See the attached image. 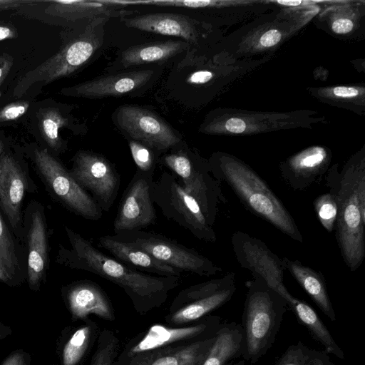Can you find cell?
<instances>
[{
	"label": "cell",
	"mask_w": 365,
	"mask_h": 365,
	"mask_svg": "<svg viewBox=\"0 0 365 365\" xmlns=\"http://www.w3.org/2000/svg\"><path fill=\"white\" fill-rule=\"evenodd\" d=\"M129 148L137 170L143 173H154L156 153L148 146L134 140H130Z\"/></svg>",
	"instance_id": "obj_38"
},
{
	"label": "cell",
	"mask_w": 365,
	"mask_h": 365,
	"mask_svg": "<svg viewBox=\"0 0 365 365\" xmlns=\"http://www.w3.org/2000/svg\"><path fill=\"white\" fill-rule=\"evenodd\" d=\"M277 7L224 36L210 57L224 63L273 58L320 10L322 1H276Z\"/></svg>",
	"instance_id": "obj_1"
},
{
	"label": "cell",
	"mask_w": 365,
	"mask_h": 365,
	"mask_svg": "<svg viewBox=\"0 0 365 365\" xmlns=\"http://www.w3.org/2000/svg\"><path fill=\"white\" fill-rule=\"evenodd\" d=\"M190 44L185 41H165L133 46L122 52L119 59L120 67L125 68L168 60Z\"/></svg>",
	"instance_id": "obj_30"
},
{
	"label": "cell",
	"mask_w": 365,
	"mask_h": 365,
	"mask_svg": "<svg viewBox=\"0 0 365 365\" xmlns=\"http://www.w3.org/2000/svg\"><path fill=\"white\" fill-rule=\"evenodd\" d=\"M66 299L73 316L85 318L91 314L105 319L113 317L106 295L96 283L81 280L69 284L66 289Z\"/></svg>",
	"instance_id": "obj_26"
},
{
	"label": "cell",
	"mask_w": 365,
	"mask_h": 365,
	"mask_svg": "<svg viewBox=\"0 0 365 365\" xmlns=\"http://www.w3.org/2000/svg\"><path fill=\"white\" fill-rule=\"evenodd\" d=\"M108 20V18H97L88 22L81 35L24 75L16 85L13 96L19 97L37 83L48 84L81 68L101 46L103 27Z\"/></svg>",
	"instance_id": "obj_7"
},
{
	"label": "cell",
	"mask_w": 365,
	"mask_h": 365,
	"mask_svg": "<svg viewBox=\"0 0 365 365\" xmlns=\"http://www.w3.org/2000/svg\"><path fill=\"white\" fill-rule=\"evenodd\" d=\"M32 158L39 177L53 199L71 212L86 220L101 219L103 211L91 195L47 149H35Z\"/></svg>",
	"instance_id": "obj_10"
},
{
	"label": "cell",
	"mask_w": 365,
	"mask_h": 365,
	"mask_svg": "<svg viewBox=\"0 0 365 365\" xmlns=\"http://www.w3.org/2000/svg\"><path fill=\"white\" fill-rule=\"evenodd\" d=\"M274 365H335L326 351H318L301 341L289 346Z\"/></svg>",
	"instance_id": "obj_34"
},
{
	"label": "cell",
	"mask_w": 365,
	"mask_h": 365,
	"mask_svg": "<svg viewBox=\"0 0 365 365\" xmlns=\"http://www.w3.org/2000/svg\"><path fill=\"white\" fill-rule=\"evenodd\" d=\"M153 73V71L148 69L103 76L64 88L61 93L66 96L86 98L122 96L145 86Z\"/></svg>",
	"instance_id": "obj_23"
},
{
	"label": "cell",
	"mask_w": 365,
	"mask_h": 365,
	"mask_svg": "<svg viewBox=\"0 0 365 365\" xmlns=\"http://www.w3.org/2000/svg\"><path fill=\"white\" fill-rule=\"evenodd\" d=\"M25 1H14V0H0V9H7L14 7H17L20 4L27 3Z\"/></svg>",
	"instance_id": "obj_44"
},
{
	"label": "cell",
	"mask_w": 365,
	"mask_h": 365,
	"mask_svg": "<svg viewBox=\"0 0 365 365\" xmlns=\"http://www.w3.org/2000/svg\"><path fill=\"white\" fill-rule=\"evenodd\" d=\"M70 248L60 245L56 262L98 275L120 287L136 302L154 304L181 282L180 277L155 276L133 269L101 252L79 233L65 226Z\"/></svg>",
	"instance_id": "obj_3"
},
{
	"label": "cell",
	"mask_w": 365,
	"mask_h": 365,
	"mask_svg": "<svg viewBox=\"0 0 365 365\" xmlns=\"http://www.w3.org/2000/svg\"><path fill=\"white\" fill-rule=\"evenodd\" d=\"M324 177L337 207L334 230L340 253L354 272L365 257V145L341 169L339 163L331 165Z\"/></svg>",
	"instance_id": "obj_2"
},
{
	"label": "cell",
	"mask_w": 365,
	"mask_h": 365,
	"mask_svg": "<svg viewBox=\"0 0 365 365\" xmlns=\"http://www.w3.org/2000/svg\"><path fill=\"white\" fill-rule=\"evenodd\" d=\"M216 336L187 346L165 349L141 359L140 365H201Z\"/></svg>",
	"instance_id": "obj_31"
},
{
	"label": "cell",
	"mask_w": 365,
	"mask_h": 365,
	"mask_svg": "<svg viewBox=\"0 0 365 365\" xmlns=\"http://www.w3.org/2000/svg\"><path fill=\"white\" fill-rule=\"evenodd\" d=\"M246 284L241 324L245 346L242 359L254 364L274 343L287 305L260 277H253Z\"/></svg>",
	"instance_id": "obj_6"
},
{
	"label": "cell",
	"mask_w": 365,
	"mask_h": 365,
	"mask_svg": "<svg viewBox=\"0 0 365 365\" xmlns=\"http://www.w3.org/2000/svg\"><path fill=\"white\" fill-rule=\"evenodd\" d=\"M361 61V58L359 59H356V60H354V61H351V62H353L351 63L353 64V66H354V68L359 71V72H363L364 73V67H362L361 66V64H364V59L361 61V63H360Z\"/></svg>",
	"instance_id": "obj_46"
},
{
	"label": "cell",
	"mask_w": 365,
	"mask_h": 365,
	"mask_svg": "<svg viewBox=\"0 0 365 365\" xmlns=\"http://www.w3.org/2000/svg\"><path fill=\"white\" fill-rule=\"evenodd\" d=\"M35 189L20 162L8 153L0 155V207L16 240L24 242L22 202L26 192Z\"/></svg>",
	"instance_id": "obj_17"
},
{
	"label": "cell",
	"mask_w": 365,
	"mask_h": 365,
	"mask_svg": "<svg viewBox=\"0 0 365 365\" xmlns=\"http://www.w3.org/2000/svg\"><path fill=\"white\" fill-rule=\"evenodd\" d=\"M0 96H1V93H0Z\"/></svg>",
	"instance_id": "obj_50"
},
{
	"label": "cell",
	"mask_w": 365,
	"mask_h": 365,
	"mask_svg": "<svg viewBox=\"0 0 365 365\" xmlns=\"http://www.w3.org/2000/svg\"><path fill=\"white\" fill-rule=\"evenodd\" d=\"M314 209L319 221L328 232L334 230L337 207L333 196L329 192L322 194L313 202Z\"/></svg>",
	"instance_id": "obj_37"
},
{
	"label": "cell",
	"mask_w": 365,
	"mask_h": 365,
	"mask_svg": "<svg viewBox=\"0 0 365 365\" xmlns=\"http://www.w3.org/2000/svg\"><path fill=\"white\" fill-rule=\"evenodd\" d=\"M75 181L91 195L102 211L108 212L118 196L120 175L105 156L80 150L73 158L68 170Z\"/></svg>",
	"instance_id": "obj_13"
},
{
	"label": "cell",
	"mask_w": 365,
	"mask_h": 365,
	"mask_svg": "<svg viewBox=\"0 0 365 365\" xmlns=\"http://www.w3.org/2000/svg\"><path fill=\"white\" fill-rule=\"evenodd\" d=\"M201 365H228L230 361L242 357L244 336L241 324L236 322L222 326Z\"/></svg>",
	"instance_id": "obj_29"
},
{
	"label": "cell",
	"mask_w": 365,
	"mask_h": 365,
	"mask_svg": "<svg viewBox=\"0 0 365 365\" xmlns=\"http://www.w3.org/2000/svg\"><path fill=\"white\" fill-rule=\"evenodd\" d=\"M0 281L6 283L9 285H14V283L9 277V275L6 273V272L4 269V268L0 264Z\"/></svg>",
	"instance_id": "obj_45"
},
{
	"label": "cell",
	"mask_w": 365,
	"mask_h": 365,
	"mask_svg": "<svg viewBox=\"0 0 365 365\" xmlns=\"http://www.w3.org/2000/svg\"><path fill=\"white\" fill-rule=\"evenodd\" d=\"M97 245L107 250L118 262L143 272L162 277H182V272L160 261L148 252L119 239L115 235H104L97 240Z\"/></svg>",
	"instance_id": "obj_24"
},
{
	"label": "cell",
	"mask_w": 365,
	"mask_h": 365,
	"mask_svg": "<svg viewBox=\"0 0 365 365\" xmlns=\"http://www.w3.org/2000/svg\"><path fill=\"white\" fill-rule=\"evenodd\" d=\"M13 66V58L7 53L0 55V85L6 78Z\"/></svg>",
	"instance_id": "obj_42"
},
{
	"label": "cell",
	"mask_w": 365,
	"mask_h": 365,
	"mask_svg": "<svg viewBox=\"0 0 365 365\" xmlns=\"http://www.w3.org/2000/svg\"><path fill=\"white\" fill-rule=\"evenodd\" d=\"M16 36L17 34L14 28L9 25L0 24V41L14 38Z\"/></svg>",
	"instance_id": "obj_43"
},
{
	"label": "cell",
	"mask_w": 365,
	"mask_h": 365,
	"mask_svg": "<svg viewBox=\"0 0 365 365\" xmlns=\"http://www.w3.org/2000/svg\"><path fill=\"white\" fill-rule=\"evenodd\" d=\"M231 243L237 262L252 277L259 276L282 297L289 293L284 284L283 261L261 240L242 231L235 232Z\"/></svg>",
	"instance_id": "obj_16"
},
{
	"label": "cell",
	"mask_w": 365,
	"mask_h": 365,
	"mask_svg": "<svg viewBox=\"0 0 365 365\" xmlns=\"http://www.w3.org/2000/svg\"><path fill=\"white\" fill-rule=\"evenodd\" d=\"M307 92L317 101L331 106L365 114V84L364 83L325 86H308Z\"/></svg>",
	"instance_id": "obj_28"
},
{
	"label": "cell",
	"mask_w": 365,
	"mask_h": 365,
	"mask_svg": "<svg viewBox=\"0 0 365 365\" xmlns=\"http://www.w3.org/2000/svg\"><path fill=\"white\" fill-rule=\"evenodd\" d=\"M24 242L27 245L26 277L36 291L45 281L48 265V230L43 206L37 201L27 205L24 215Z\"/></svg>",
	"instance_id": "obj_21"
},
{
	"label": "cell",
	"mask_w": 365,
	"mask_h": 365,
	"mask_svg": "<svg viewBox=\"0 0 365 365\" xmlns=\"http://www.w3.org/2000/svg\"><path fill=\"white\" fill-rule=\"evenodd\" d=\"M49 4L45 13L66 22L82 20L90 22L97 18H122L133 14L123 9V6L112 4L108 0H53Z\"/></svg>",
	"instance_id": "obj_25"
},
{
	"label": "cell",
	"mask_w": 365,
	"mask_h": 365,
	"mask_svg": "<svg viewBox=\"0 0 365 365\" xmlns=\"http://www.w3.org/2000/svg\"><path fill=\"white\" fill-rule=\"evenodd\" d=\"M208 162L213 178L227 183L246 209L291 239L304 242L290 212L252 168L237 156L222 151L213 153Z\"/></svg>",
	"instance_id": "obj_4"
},
{
	"label": "cell",
	"mask_w": 365,
	"mask_h": 365,
	"mask_svg": "<svg viewBox=\"0 0 365 365\" xmlns=\"http://www.w3.org/2000/svg\"><path fill=\"white\" fill-rule=\"evenodd\" d=\"M29 354L18 350L12 352L1 364V365H29Z\"/></svg>",
	"instance_id": "obj_41"
},
{
	"label": "cell",
	"mask_w": 365,
	"mask_h": 365,
	"mask_svg": "<svg viewBox=\"0 0 365 365\" xmlns=\"http://www.w3.org/2000/svg\"><path fill=\"white\" fill-rule=\"evenodd\" d=\"M122 21L128 28L181 38L190 44L200 47L209 56L225 36L222 29L178 14L151 13L130 18L124 16Z\"/></svg>",
	"instance_id": "obj_12"
},
{
	"label": "cell",
	"mask_w": 365,
	"mask_h": 365,
	"mask_svg": "<svg viewBox=\"0 0 365 365\" xmlns=\"http://www.w3.org/2000/svg\"><path fill=\"white\" fill-rule=\"evenodd\" d=\"M163 157V164L168 168L185 192L201 207L212 226H214L220 203L226 199L221 182L212 175L208 159L190 150L181 143Z\"/></svg>",
	"instance_id": "obj_8"
},
{
	"label": "cell",
	"mask_w": 365,
	"mask_h": 365,
	"mask_svg": "<svg viewBox=\"0 0 365 365\" xmlns=\"http://www.w3.org/2000/svg\"><path fill=\"white\" fill-rule=\"evenodd\" d=\"M4 337V335L0 331V339Z\"/></svg>",
	"instance_id": "obj_49"
},
{
	"label": "cell",
	"mask_w": 365,
	"mask_h": 365,
	"mask_svg": "<svg viewBox=\"0 0 365 365\" xmlns=\"http://www.w3.org/2000/svg\"><path fill=\"white\" fill-rule=\"evenodd\" d=\"M327 122L326 116L309 109L277 112L221 107L206 115L199 131L213 135L248 136L284 130L310 129Z\"/></svg>",
	"instance_id": "obj_5"
},
{
	"label": "cell",
	"mask_w": 365,
	"mask_h": 365,
	"mask_svg": "<svg viewBox=\"0 0 365 365\" xmlns=\"http://www.w3.org/2000/svg\"><path fill=\"white\" fill-rule=\"evenodd\" d=\"M153 174L136 170L125 189L113 221L114 234L143 230L156 222Z\"/></svg>",
	"instance_id": "obj_15"
},
{
	"label": "cell",
	"mask_w": 365,
	"mask_h": 365,
	"mask_svg": "<svg viewBox=\"0 0 365 365\" xmlns=\"http://www.w3.org/2000/svg\"><path fill=\"white\" fill-rule=\"evenodd\" d=\"M90 333L91 329L88 326L75 331L63 348V365H76L78 363L89 344Z\"/></svg>",
	"instance_id": "obj_36"
},
{
	"label": "cell",
	"mask_w": 365,
	"mask_h": 365,
	"mask_svg": "<svg viewBox=\"0 0 365 365\" xmlns=\"http://www.w3.org/2000/svg\"><path fill=\"white\" fill-rule=\"evenodd\" d=\"M154 204L169 220L188 230L195 237L215 242L217 236L198 202L188 195L170 173L164 172L154 181Z\"/></svg>",
	"instance_id": "obj_9"
},
{
	"label": "cell",
	"mask_w": 365,
	"mask_h": 365,
	"mask_svg": "<svg viewBox=\"0 0 365 365\" xmlns=\"http://www.w3.org/2000/svg\"><path fill=\"white\" fill-rule=\"evenodd\" d=\"M178 6L198 11L201 21L221 29L220 27L241 26L274 9L277 3L270 0H180Z\"/></svg>",
	"instance_id": "obj_19"
},
{
	"label": "cell",
	"mask_w": 365,
	"mask_h": 365,
	"mask_svg": "<svg viewBox=\"0 0 365 365\" xmlns=\"http://www.w3.org/2000/svg\"><path fill=\"white\" fill-rule=\"evenodd\" d=\"M235 291L234 272L190 286L179 294L178 301L187 303L172 315L171 320L177 324L196 320L227 302Z\"/></svg>",
	"instance_id": "obj_18"
},
{
	"label": "cell",
	"mask_w": 365,
	"mask_h": 365,
	"mask_svg": "<svg viewBox=\"0 0 365 365\" xmlns=\"http://www.w3.org/2000/svg\"><path fill=\"white\" fill-rule=\"evenodd\" d=\"M206 324L183 328H168L159 324L152 326L145 336L132 348L131 354H138L160 348L168 344L192 338L203 332Z\"/></svg>",
	"instance_id": "obj_33"
},
{
	"label": "cell",
	"mask_w": 365,
	"mask_h": 365,
	"mask_svg": "<svg viewBox=\"0 0 365 365\" xmlns=\"http://www.w3.org/2000/svg\"><path fill=\"white\" fill-rule=\"evenodd\" d=\"M114 235L182 272H187L201 277H210L222 270L197 250L160 234L140 230Z\"/></svg>",
	"instance_id": "obj_11"
},
{
	"label": "cell",
	"mask_w": 365,
	"mask_h": 365,
	"mask_svg": "<svg viewBox=\"0 0 365 365\" xmlns=\"http://www.w3.org/2000/svg\"><path fill=\"white\" fill-rule=\"evenodd\" d=\"M315 26L329 36L346 41L365 38V1H322L313 19Z\"/></svg>",
	"instance_id": "obj_20"
},
{
	"label": "cell",
	"mask_w": 365,
	"mask_h": 365,
	"mask_svg": "<svg viewBox=\"0 0 365 365\" xmlns=\"http://www.w3.org/2000/svg\"><path fill=\"white\" fill-rule=\"evenodd\" d=\"M114 351L115 345L113 342H110L98 351L91 365H110L113 359Z\"/></svg>",
	"instance_id": "obj_40"
},
{
	"label": "cell",
	"mask_w": 365,
	"mask_h": 365,
	"mask_svg": "<svg viewBox=\"0 0 365 365\" xmlns=\"http://www.w3.org/2000/svg\"><path fill=\"white\" fill-rule=\"evenodd\" d=\"M118 127L131 140L148 146L157 154L168 151L181 143V136L163 118L140 106L124 105L115 114Z\"/></svg>",
	"instance_id": "obj_14"
},
{
	"label": "cell",
	"mask_w": 365,
	"mask_h": 365,
	"mask_svg": "<svg viewBox=\"0 0 365 365\" xmlns=\"http://www.w3.org/2000/svg\"><path fill=\"white\" fill-rule=\"evenodd\" d=\"M0 212V264L14 284L26 277L24 251Z\"/></svg>",
	"instance_id": "obj_32"
},
{
	"label": "cell",
	"mask_w": 365,
	"mask_h": 365,
	"mask_svg": "<svg viewBox=\"0 0 365 365\" xmlns=\"http://www.w3.org/2000/svg\"><path fill=\"white\" fill-rule=\"evenodd\" d=\"M68 123V119L56 108L43 110L38 115V125L41 133L47 145L53 150L59 151L62 141L59 130Z\"/></svg>",
	"instance_id": "obj_35"
},
{
	"label": "cell",
	"mask_w": 365,
	"mask_h": 365,
	"mask_svg": "<svg viewBox=\"0 0 365 365\" xmlns=\"http://www.w3.org/2000/svg\"><path fill=\"white\" fill-rule=\"evenodd\" d=\"M331 150L327 146H309L279 163L280 175L295 191H304L319 183L331 166Z\"/></svg>",
	"instance_id": "obj_22"
},
{
	"label": "cell",
	"mask_w": 365,
	"mask_h": 365,
	"mask_svg": "<svg viewBox=\"0 0 365 365\" xmlns=\"http://www.w3.org/2000/svg\"><path fill=\"white\" fill-rule=\"evenodd\" d=\"M282 259L285 269L291 273L321 311L331 321H335L336 314L323 274L303 264L298 259L292 260L287 257Z\"/></svg>",
	"instance_id": "obj_27"
},
{
	"label": "cell",
	"mask_w": 365,
	"mask_h": 365,
	"mask_svg": "<svg viewBox=\"0 0 365 365\" xmlns=\"http://www.w3.org/2000/svg\"><path fill=\"white\" fill-rule=\"evenodd\" d=\"M29 103L17 101L9 103L0 110V122L14 120L24 115L28 110Z\"/></svg>",
	"instance_id": "obj_39"
},
{
	"label": "cell",
	"mask_w": 365,
	"mask_h": 365,
	"mask_svg": "<svg viewBox=\"0 0 365 365\" xmlns=\"http://www.w3.org/2000/svg\"><path fill=\"white\" fill-rule=\"evenodd\" d=\"M4 149V145L3 143L0 140V155L2 153Z\"/></svg>",
	"instance_id": "obj_48"
},
{
	"label": "cell",
	"mask_w": 365,
	"mask_h": 365,
	"mask_svg": "<svg viewBox=\"0 0 365 365\" xmlns=\"http://www.w3.org/2000/svg\"><path fill=\"white\" fill-rule=\"evenodd\" d=\"M245 361L243 359V360L239 361L238 362L231 364V365H245Z\"/></svg>",
	"instance_id": "obj_47"
}]
</instances>
